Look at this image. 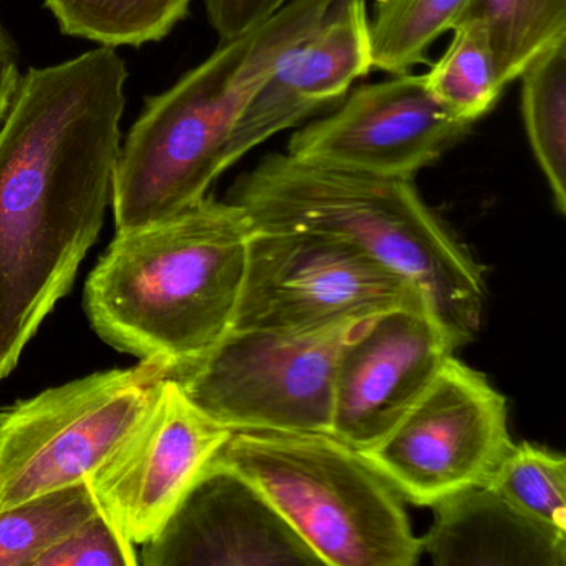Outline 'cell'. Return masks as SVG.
I'll return each mask as SVG.
<instances>
[{"instance_id": "6da1fadb", "label": "cell", "mask_w": 566, "mask_h": 566, "mask_svg": "<svg viewBox=\"0 0 566 566\" xmlns=\"http://www.w3.org/2000/svg\"><path fill=\"white\" fill-rule=\"evenodd\" d=\"M127 78L104 45L29 69L0 122V382L71 293L104 227Z\"/></svg>"}, {"instance_id": "7a4b0ae2", "label": "cell", "mask_w": 566, "mask_h": 566, "mask_svg": "<svg viewBox=\"0 0 566 566\" xmlns=\"http://www.w3.org/2000/svg\"><path fill=\"white\" fill-rule=\"evenodd\" d=\"M253 224L211 197L181 213L117 233L85 283L95 333L171 374L210 353L233 326Z\"/></svg>"}, {"instance_id": "3957f363", "label": "cell", "mask_w": 566, "mask_h": 566, "mask_svg": "<svg viewBox=\"0 0 566 566\" xmlns=\"http://www.w3.org/2000/svg\"><path fill=\"white\" fill-rule=\"evenodd\" d=\"M254 228L344 238L416 284L457 349L482 326L485 266L427 207L413 178L270 154L230 191Z\"/></svg>"}, {"instance_id": "277c9868", "label": "cell", "mask_w": 566, "mask_h": 566, "mask_svg": "<svg viewBox=\"0 0 566 566\" xmlns=\"http://www.w3.org/2000/svg\"><path fill=\"white\" fill-rule=\"evenodd\" d=\"M334 0H291L147 98L122 145L112 191L117 233L193 207L227 168L234 127L261 85L319 24Z\"/></svg>"}, {"instance_id": "5b68a950", "label": "cell", "mask_w": 566, "mask_h": 566, "mask_svg": "<svg viewBox=\"0 0 566 566\" xmlns=\"http://www.w3.org/2000/svg\"><path fill=\"white\" fill-rule=\"evenodd\" d=\"M211 462L250 480L324 566H413L422 555L400 493L333 433L237 430Z\"/></svg>"}, {"instance_id": "8992f818", "label": "cell", "mask_w": 566, "mask_h": 566, "mask_svg": "<svg viewBox=\"0 0 566 566\" xmlns=\"http://www.w3.org/2000/svg\"><path fill=\"white\" fill-rule=\"evenodd\" d=\"M170 369L140 360L52 387L0 412V510L88 479Z\"/></svg>"}, {"instance_id": "52a82bcc", "label": "cell", "mask_w": 566, "mask_h": 566, "mask_svg": "<svg viewBox=\"0 0 566 566\" xmlns=\"http://www.w3.org/2000/svg\"><path fill=\"white\" fill-rule=\"evenodd\" d=\"M419 303L416 284L344 238L253 227L231 331L304 333Z\"/></svg>"}, {"instance_id": "ba28073f", "label": "cell", "mask_w": 566, "mask_h": 566, "mask_svg": "<svg viewBox=\"0 0 566 566\" xmlns=\"http://www.w3.org/2000/svg\"><path fill=\"white\" fill-rule=\"evenodd\" d=\"M360 323L304 333L230 331L170 377L231 432L331 433L337 357Z\"/></svg>"}, {"instance_id": "9c48e42d", "label": "cell", "mask_w": 566, "mask_h": 566, "mask_svg": "<svg viewBox=\"0 0 566 566\" xmlns=\"http://www.w3.org/2000/svg\"><path fill=\"white\" fill-rule=\"evenodd\" d=\"M512 443L505 396L450 356L402 419L360 453L403 500L433 506L485 485Z\"/></svg>"}, {"instance_id": "30bf717a", "label": "cell", "mask_w": 566, "mask_h": 566, "mask_svg": "<svg viewBox=\"0 0 566 566\" xmlns=\"http://www.w3.org/2000/svg\"><path fill=\"white\" fill-rule=\"evenodd\" d=\"M231 433L165 377L140 419L88 476L98 506L125 538L144 545Z\"/></svg>"}, {"instance_id": "8fae6325", "label": "cell", "mask_w": 566, "mask_h": 566, "mask_svg": "<svg viewBox=\"0 0 566 566\" xmlns=\"http://www.w3.org/2000/svg\"><path fill=\"white\" fill-rule=\"evenodd\" d=\"M423 75L363 85L339 111L297 130L287 154L301 160L382 177L413 178L469 134Z\"/></svg>"}, {"instance_id": "7c38bea8", "label": "cell", "mask_w": 566, "mask_h": 566, "mask_svg": "<svg viewBox=\"0 0 566 566\" xmlns=\"http://www.w3.org/2000/svg\"><path fill=\"white\" fill-rule=\"evenodd\" d=\"M457 347L429 303L364 321L337 357L331 433L357 450L382 439Z\"/></svg>"}, {"instance_id": "4fadbf2b", "label": "cell", "mask_w": 566, "mask_h": 566, "mask_svg": "<svg viewBox=\"0 0 566 566\" xmlns=\"http://www.w3.org/2000/svg\"><path fill=\"white\" fill-rule=\"evenodd\" d=\"M140 546L144 566H323L250 480L214 462Z\"/></svg>"}, {"instance_id": "5bb4252c", "label": "cell", "mask_w": 566, "mask_h": 566, "mask_svg": "<svg viewBox=\"0 0 566 566\" xmlns=\"http://www.w3.org/2000/svg\"><path fill=\"white\" fill-rule=\"evenodd\" d=\"M373 69L366 0H334L316 29L277 65L241 115L228 144L227 168L273 135L339 101Z\"/></svg>"}, {"instance_id": "9a60e30c", "label": "cell", "mask_w": 566, "mask_h": 566, "mask_svg": "<svg viewBox=\"0 0 566 566\" xmlns=\"http://www.w3.org/2000/svg\"><path fill=\"white\" fill-rule=\"evenodd\" d=\"M422 553L439 566H565L566 535L513 509L486 485L472 486L432 506Z\"/></svg>"}, {"instance_id": "2e32d148", "label": "cell", "mask_w": 566, "mask_h": 566, "mask_svg": "<svg viewBox=\"0 0 566 566\" xmlns=\"http://www.w3.org/2000/svg\"><path fill=\"white\" fill-rule=\"evenodd\" d=\"M520 78L530 147L556 210L566 214V35L543 49Z\"/></svg>"}, {"instance_id": "e0dca14e", "label": "cell", "mask_w": 566, "mask_h": 566, "mask_svg": "<svg viewBox=\"0 0 566 566\" xmlns=\"http://www.w3.org/2000/svg\"><path fill=\"white\" fill-rule=\"evenodd\" d=\"M191 0H45L62 34L104 48L160 42L184 21Z\"/></svg>"}, {"instance_id": "ac0fdd59", "label": "cell", "mask_w": 566, "mask_h": 566, "mask_svg": "<svg viewBox=\"0 0 566 566\" xmlns=\"http://www.w3.org/2000/svg\"><path fill=\"white\" fill-rule=\"evenodd\" d=\"M452 32L446 54L423 77L433 97L447 111L473 125L492 111L505 88L500 85L482 19L465 14Z\"/></svg>"}, {"instance_id": "d6986e66", "label": "cell", "mask_w": 566, "mask_h": 566, "mask_svg": "<svg viewBox=\"0 0 566 566\" xmlns=\"http://www.w3.org/2000/svg\"><path fill=\"white\" fill-rule=\"evenodd\" d=\"M472 0H376L370 19L373 67L407 74L426 61L433 42L452 31Z\"/></svg>"}, {"instance_id": "ffe728a7", "label": "cell", "mask_w": 566, "mask_h": 566, "mask_svg": "<svg viewBox=\"0 0 566 566\" xmlns=\"http://www.w3.org/2000/svg\"><path fill=\"white\" fill-rule=\"evenodd\" d=\"M98 510L88 479L0 510V566H34Z\"/></svg>"}, {"instance_id": "44dd1931", "label": "cell", "mask_w": 566, "mask_h": 566, "mask_svg": "<svg viewBox=\"0 0 566 566\" xmlns=\"http://www.w3.org/2000/svg\"><path fill=\"white\" fill-rule=\"evenodd\" d=\"M465 14L485 24L503 88L543 49L566 35V0H472Z\"/></svg>"}, {"instance_id": "7402d4cb", "label": "cell", "mask_w": 566, "mask_h": 566, "mask_svg": "<svg viewBox=\"0 0 566 566\" xmlns=\"http://www.w3.org/2000/svg\"><path fill=\"white\" fill-rule=\"evenodd\" d=\"M513 509L566 535V459L535 443H512L485 483Z\"/></svg>"}, {"instance_id": "603a6c76", "label": "cell", "mask_w": 566, "mask_h": 566, "mask_svg": "<svg viewBox=\"0 0 566 566\" xmlns=\"http://www.w3.org/2000/svg\"><path fill=\"white\" fill-rule=\"evenodd\" d=\"M137 549L102 510L48 552L34 566H137Z\"/></svg>"}, {"instance_id": "cb8c5ba5", "label": "cell", "mask_w": 566, "mask_h": 566, "mask_svg": "<svg viewBox=\"0 0 566 566\" xmlns=\"http://www.w3.org/2000/svg\"><path fill=\"white\" fill-rule=\"evenodd\" d=\"M291 0H205L208 21L220 42L240 38L273 18Z\"/></svg>"}, {"instance_id": "d4e9b609", "label": "cell", "mask_w": 566, "mask_h": 566, "mask_svg": "<svg viewBox=\"0 0 566 566\" xmlns=\"http://www.w3.org/2000/svg\"><path fill=\"white\" fill-rule=\"evenodd\" d=\"M19 69V48L14 38L9 34L4 22L0 21V122L4 118L15 88L21 81Z\"/></svg>"}]
</instances>
